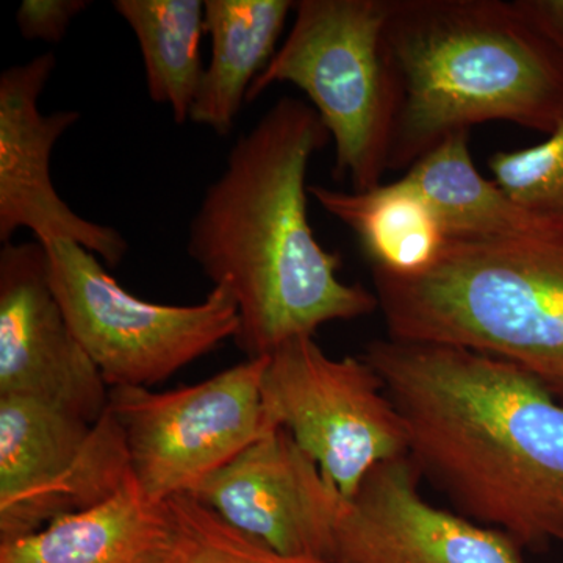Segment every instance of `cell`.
Returning <instances> with one entry per match:
<instances>
[{"label":"cell","mask_w":563,"mask_h":563,"mask_svg":"<svg viewBox=\"0 0 563 563\" xmlns=\"http://www.w3.org/2000/svg\"><path fill=\"white\" fill-rule=\"evenodd\" d=\"M363 357L406 426L409 457L463 517L521 548L563 542V404L512 363L387 336Z\"/></svg>","instance_id":"obj_1"},{"label":"cell","mask_w":563,"mask_h":563,"mask_svg":"<svg viewBox=\"0 0 563 563\" xmlns=\"http://www.w3.org/2000/svg\"><path fill=\"white\" fill-rule=\"evenodd\" d=\"M329 141L310 103L280 98L235 141L192 217L188 255L232 292L240 320L233 342L246 358L379 309L376 292L339 276L342 258L310 225L307 172Z\"/></svg>","instance_id":"obj_2"},{"label":"cell","mask_w":563,"mask_h":563,"mask_svg":"<svg viewBox=\"0 0 563 563\" xmlns=\"http://www.w3.org/2000/svg\"><path fill=\"white\" fill-rule=\"evenodd\" d=\"M385 38L401 90L390 172L483 122L551 133L563 117L562 57L515 2L391 0Z\"/></svg>","instance_id":"obj_3"},{"label":"cell","mask_w":563,"mask_h":563,"mask_svg":"<svg viewBox=\"0 0 563 563\" xmlns=\"http://www.w3.org/2000/svg\"><path fill=\"white\" fill-rule=\"evenodd\" d=\"M388 336L492 355L563 404V220L514 236H446L421 272L372 268Z\"/></svg>","instance_id":"obj_4"},{"label":"cell","mask_w":563,"mask_h":563,"mask_svg":"<svg viewBox=\"0 0 563 563\" xmlns=\"http://www.w3.org/2000/svg\"><path fill=\"white\" fill-rule=\"evenodd\" d=\"M391 0H299L280 49L247 92L274 84L306 92L335 144L336 179L372 190L390 172L401 90L388 54Z\"/></svg>","instance_id":"obj_5"},{"label":"cell","mask_w":563,"mask_h":563,"mask_svg":"<svg viewBox=\"0 0 563 563\" xmlns=\"http://www.w3.org/2000/svg\"><path fill=\"white\" fill-rule=\"evenodd\" d=\"M44 247L55 298L110 388H151L239 332V307L224 285L192 306L144 301L79 243Z\"/></svg>","instance_id":"obj_6"},{"label":"cell","mask_w":563,"mask_h":563,"mask_svg":"<svg viewBox=\"0 0 563 563\" xmlns=\"http://www.w3.org/2000/svg\"><path fill=\"white\" fill-rule=\"evenodd\" d=\"M266 357L262 396L269 428L287 429L343 498L380 463L409 455L401 415L363 355L333 358L302 335Z\"/></svg>","instance_id":"obj_7"},{"label":"cell","mask_w":563,"mask_h":563,"mask_svg":"<svg viewBox=\"0 0 563 563\" xmlns=\"http://www.w3.org/2000/svg\"><path fill=\"white\" fill-rule=\"evenodd\" d=\"M268 357L168 391L110 388L109 407L128 444L133 479L152 501L192 495L269 428L262 380Z\"/></svg>","instance_id":"obj_8"},{"label":"cell","mask_w":563,"mask_h":563,"mask_svg":"<svg viewBox=\"0 0 563 563\" xmlns=\"http://www.w3.org/2000/svg\"><path fill=\"white\" fill-rule=\"evenodd\" d=\"M120 421L25 396H0V543L106 501L132 479Z\"/></svg>","instance_id":"obj_9"},{"label":"cell","mask_w":563,"mask_h":563,"mask_svg":"<svg viewBox=\"0 0 563 563\" xmlns=\"http://www.w3.org/2000/svg\"><path fill=\"white\" fill-rule=\"evenodd\" d=\"M55 66L57 58L46 52L0 74V242L10 243L27 229L41 244L70 240L114 268L128 254V240L77 214L52 181V151L80 120L73 110L40 111Z\"/></svg>","instance_id":"obj_10"},{"label":"cell","mask_w":563,"mask_h":563,"mask_svg":"<svg viewBox=\"0 0 563 563\" xmlns=\"http://www.w3.org/2000/svg\"><path fill=\"white\" fill-rule=\"evenodd\" d=\"M49 402L95 422L110 387L74 335L49 282L38 240L0 250V396Z\"/></svg>","instance_id":"obj_11"},{"label":"cell","mask_w":563,"mask_h":563,"mask_svg":"<svg viewBox=\"0 0 563 563\" xmlns=\"http://www.w3.org/2000/svg\"><path fill=\"white\" fill-rule=\"evenodd\" d=\"M191 496L282 554L333 563L346 498L287 429L252 443Z\"/></svg>","instance_id":"obj_12"},{"label":"cell","mask_w":563,"mask_h":563,"mask_svg":"<svg viewBox=\"0 0 563 563\" xmlns=\"http://www.w3.org/2000/svg\"><path fill=\"white\" fill-rule=\"evenodd\" d=\"M409 455L373 470L346 499L333 563H525L512 537L432 506Z\"/></svg>","instance_id":"obj_13"},{"label":"cell","mask_w":563,"mask_h":563,"mask_svg":"<svg viewBox=\"0 0 563 563\" xmlns=\"http://www.w3.org/2000/svg\"><path fill=\"white\" fill-rule=\"evenodd\" d=\"M168 528L166 501H152L132 476L106 501L0 543V563H150Z\"/></svg>","instance_id":"obj_14"},{"label":"cell","mask_w":563,"mask_h":563,"mask_svg":"<svg viewBox=\"0 0 563 563\" xmlns=\"http://www.w3.org/2000/svg\"><path fill=\"white\" fill-rule=\"evenodd\" d=\"M291 0H206L203 29L211 58L192 103L190 121L228 136L247 92L277 52Z\"/></svg>","instance_id":"obj_15"},{"label":"cell","mask_w":563,"mask_h":563,"mask_svg":"<svg viewBox=\"0 0 563 563\" xmlns=\"http://www.w3.org/2000/svg\"><path fill=\"white\" fill-rule=\"evenodd\" d=\"M309 195L357 235L372 268L421 272L439 257L446 242L442 222L404 177L365 191L309 185Z\"/></svg>","instance_id":"obj_16"},{"label":"cell","mask_w":563,"mask_h":563,"mask_svg":"<svg viewBox=\"0 0 563 563\" xmlns=\"http://www.w3.org/2000/svg\"><path fill=\"white\" fill-rule=\"evenodd\" d=\"M402 177L429 203L446 236L521 235L548 218L525 209L481 176L470 152V132L448 136Z\"/></svg>","instance_id":"obj_17"},{"label":"cell","mask_w":563,"mask_h":563,"mask_svg":"<svg viewBox=\"0 0 563 563\" xmlns=\"http://www.w3.org/2000/svg\"><path fill=\"white\" fill-rule=\"evenodd\" d=\"M139 41L150 98L168 106L177 124L190 121L206 68L202 0H114Z\"/></svg>","instance_id":"obj_18"},{"label":"cell","mask_w":563,"mask_h":563,"mask_svg":"<svg viewBox=\"0 0 563 563\" xmlns=\"http://www.w3.org/2000/svg\"><path fill=\"white\" fill-rule=\"evenodd\" d=\"M166 509L168 536L150 563H331L282 554L191 495L174 496Z\"/></svg>","instance_id":"obj_19"},{"label":"cell","mask_w":563,"mask_h":563,"mask_svg":"<svg viewBox=\"0 0 563 563\" xmlns=\"http://www.w3.org/2000/svg\"><path fill=\"white\" fill-rule=\"evenodd\" d=\"M488 166L493 181L515 202L533 213L563 220V117L543 143L496 152Z\"/></svg>","instance_id":"obj_20"},{"label":"cell","mask_w":563,"mask_h":563,"mask_svg":"<svg viewBox=\"0 0 563 563\" xmlns=\"http://www.w3.org/2000/svg\"><path fill=\"white\" fill-rule=\"evenodd\" d=\"M90 5L88 0H22L16 10L18 31L25 40L58 44L70 22Z\"/></svg>","instance_id":"obj_21"},{"label":"cell","mask_w":563,"mask_h":563,"mask_svg":"<svg viewBox=\"0 0 563 563\" xmlns=\"http://www.w3.org/2000/svg\"><path fill=\"white\" fill-rule=\"evenodd\" d=\"M515 5L563 60V0H515Z\"/></svg>","instance_id":"obj_22"},{"label":"cell","mask_w":563,"mask_h":563,"mask_svg":"<svg viewBox=\"0 0 563 563\" xmlns=\"http://www.w3.org/2000/svg\"><path fill=\"white\" fill-rule=\"evenodd\" d=\"M563 543V542H562Z\"/></svg>","instance_id":"obj_23"}]
</instances>
